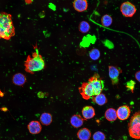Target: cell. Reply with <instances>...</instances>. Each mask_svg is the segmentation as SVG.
I'll return each instance as SVG.
<instances>
[{
  "label": "cell",
  "mask_w": 140,
  "mask_h": 140,
  "mask_svg": "<svg viewBox=\"0 0 140 140\" xmlns=\"http://www.w3.org/2000/svg\"><path fill=\"white\" fill-rule=\"evenodd\" d=\"M104 86V81L96 73L89 79L88 82L83 83L79 90L82 98L87 100L101 93Z\"/></svg>",
  "instance_id": "obj_1"
},
{
  "label": "cell",
  "mask_w": 140,
  "mask_h": 140,
  "mask_svg": "<svg viewBox=\"0 0 140 140\" xmlns=\"http://www.w3.org/2000/svg\"><path fill=\"white\" fill-rule=\"evenodd\" d=\"M35 51L31 56L29 55L25 61L24 65L26 71L31 74L41 71L45 67V63L41 55L40 54L37 45L34 46Z\"/></svg>",
  "instance_id": "obj_2"
},
{
  "label": "cell",
  "mask_w": 140,
  "mask_h": 140,
  "mask_svg": "<svg viewBox=\"0 0 140 140\" xmlns=\"http://www.w3.org/2000/svg\"><path fill=\"white\" fill-rule=\"evenodd\" d=\"M15 34L12 16L5 12H0V39L9 40Z\"/></svg>",
  "instance_id": "obj_3"
},
{
  "label": "cell",
  "mask_w": 140,
  "mask_h": 140,
  "mask_svg": "<svg viewBox=\"0 0 140 140\" xmlns=\"http://www.w3.org/2000/svg\"><path fill=\"white\" fill-rule=\"evenodd\" d=\"M140 111L135 112L131 116L128 124L130 136L137 139H140Z\"/></svg>",
  "instance_id": "obj_4"
},
{
  "label": "cell",
  "mask_w": 140,
  "mask_h": 140,
  "mask_svg": "<svg viewBox=\"0 0 140 140\" xmlns=\"http://www.w3.org/2000/svg\"><path fill=\"white\" fill-rule=\"evenodd\" d=\"M120 10L122 15L127 17H132L136 11L135 6L129 2L123 3L121 5Z\"/></svg>",
  "instance_id": "obj_5"
},
{
  "label": "cell",
  "mask_w": 140,
  "mask_h": 140,
  "mask_svg": "<svg viewBox=\"0 0 140 140\" xmlns=\"http://www.w3.org/2000/svg\"><path fill=\"white\" fill-rule=\"evenodd\" d=\"M109 77L113 85H117L118 83L119 76L122 72V70L116 66H109L108 67Z\"/></svg>",
  "instance_id": "obj_6"
},
{
  "label": "cell",
  "mask_w": 140,
  "mask_h": 140,
  "mask_svg": "<svg viewBox=\"0 0 140 140\" xmlns=\"http://www.w3.org/2000/svg\"><path fill=\"white\" fill-rule=\"evenodd\" d=\"M116 111L117 117L121 120H124L128 119L131 113L129 107L127 105L119 107Z\"/></svg>",
  "instance_id": "obj_7"
},
{
  "label": "cell",
  "mask_w": 140,
  "mask_h": 140,
  "mask_svg": "<svg viewBox=\"0 0 140 140\" xmlns=\"http://www.w3.org/2000/svg\"><path fill=\"white\" fill-rule=\"evenodd\" d=\"M27 128L30 132L33 134L39 133L42 129L40 123L37 121H33L30 122L27 125Z\"/></svg>",
  "instance_id": "obj_8"
},
{
  "label": "cell",
  "mask_w": 140,
  "mask_h": 140,
  "mask_svg": "<svg viewBox=\"0 0 140 140\" xmlns=\"http://www.w3.org/2000/svg\"><path fill=\"white\" fill-rule=\"evenodd\" d=\"M73 6L76 11L82 12L87 9L88 4L86 0H74Z\"/></svg>",
  "instance_id": "obj_9"
},
{
  "label": "cell",
  "mask_w": 140,
  "mask_h": 140,
  "mask_svg": "<svg viewBox=\"0 0 140 140\" xmlns=\"http://www.w3.org/2000/svg\"><path fill=\"white\" fill-rule=\"evenodd\" d=\"M86 120L83 118L79 114L74 115L71 117L70 123L72 125L76 128H79L83 124V122Z\"/></svg>",
  "instance_id": "obj_10"
},
{
  "label": "cell",
  "mask_w": 140,
  "mask_h": 140,
  "mask_svg": "<svg viewBox=\"0 0 140 140\" xmlns=\"http://www.w3.org/2000/svg\"><path fill=\"white\" fill-rule=\"evenodd\" d=\"M82 113L84 118L86 120L92 118L95 115V110L90 106L84 107L82 110Z\"/></svg>",
  "instance_id": "obj_11"
},
{
  "label": "cell",
  "mask_w": 140,
  "mask_h": 140,
  "mask_svg": "<svg viewBox=\"0 0 140 140\" xmlns=\"http://www.w3.org/2000/svg\"><path fill=\"white\" fill-rule=\"evenodd\" d=\"M26 80L25 76L20 73L15 74L12 78V81L13 84L19 86L23 85L26 82Z\"/></svg>",
  "instance_id": "obj_12"
},
{
  "label": "cell",
  "mask_w": 140,
  "mask_h": 140,
  "mask_svg": "<svg viewBox=\"0 0 140 140\" xmlns=\"http://www.w3.org/2000/svg\"><path fill=\"white\" fill-rule=\"evenodd\" d=\"M77 135L80 140H89L91 137V134L88 129L84 128L78 131Z\"/></svg>",
  "instance_id": "obj_13"
},
{
  "label": "cell",
  "mask_w": 140,
  "mask_h": 140,
  "mask_svg": "<svg viewBox=\"0 0 140 140\" xmlns=\"http://www.w3.org/2000/svg\"><path fill=\"white\" fill-rule=\"evenodd\" d=\"M105 116L106 119L109 121H115L117 118L116 111L113 108H109L105 112Z\"/></svg>",
  "instance_id": "obj_14"
},
{
  "label": "cell",
  "mask_w": 140,
  "mask_h": 140,
  "mask_svg": "<svg viewBox=\"0 0 140 140\" xmlns=\"http://www.w3.org/2000/svg\"><path fill=\"white\" fill-rule=\"evenodd\" d=\"M40 120L43 125L47 126L50 125L52 122V117L50 114L44 113L41 115Z\"/></svg>",
  "instance_id": "obj_15"
},
{
  "label": "cell",
  "mask_w": 140,
  "mask_h": 140,
  "mask_svg": "<svg viewBox=\"0 0 140 140\" xmlns=\"http://www.w3.org/2000/svg\"><path fill=\"white\" fill-rule=\"evenodd\" d=\"M92 100L94 102L100 106L104 105L107 102L106 96L102 93H100L93 97Z\"/></svg>",
  "instance_id": "obj_16"
},
{
  "label": "cell",
  "mask_w": 140,
  "mask_h": 140,
  "mask_svg": "<svg viewBox=\"0 0 140 140\" xmlns=\"http://www.w3.org/2000/svg\"><path fill=\"white\" fill-rule=\"evenodd\" d=\"M102 25L105 27H108L112 24L113 19L112 17L110 15L106 14L101 17V19Z\"/></svg>",
  "instance_id": "obj_17"
},
{
  "label": "cell",
  "mask_w": 140,
  "mask_h": 140,
  "mask_svg": "<svg viewBox=\"0 0 140 140\" xmlns=\"http://www.w3.org/2000/svg\"><path fill=\"white\" fill-rule=\"evenodd\" d=\"M90 26L88 22L85 21L81 22L79 26V31L83 33H88L90 31Z\"/></svg>",
  "instance_id": "obj_18"
},
{
  "label": "cell",
  "mask_w": 140,
  "mask_h": 140,
  "mask_svg": "<svg viewBox=\"0 0 140 140\" xmlns=\"http://www.w3.org/2000/svg\"><path fill=\"white\" fill-rule=\"evenodd\" d=\"M101 52L100 50L96 48L91 49L89 53V55L91 59L94 61L98 60L101 56Z\"/></svg>",
  "instance_id": "obj_19"
},
{
  "label": "cell",
  "mask_w": 140,
  "mask_h": 140,
  "mask_svg": "<svg viewBox=\"0 0 140 140\" xmlns=\"http://www.w3.org/2000/svg\"><path fill=\"white\" fill-rule=\"evenodd\" d=\"M93 140H105L106 136L104 133L99 131L95 132L93 134Z\"/></svg>",
  "instance_id": "obj_20"
},
{
  "label": "cell",
  "mask_w": 140,
  "mask_h": 140,
  "mask_svg": "<svg viewBox=\"0 0 140 140\" xmlns=\"http://www.w3.org/2000/svg\"><path fill=\"white\" fill-rule=\"evenodd\" d=\"M135 84L136 83L134 81L131 80L127 82L125 87L128 90H130L133 93Z\"/></svg>",
  "instance_id": "obj_21"
},
{
  "label": "cell",
  "mask_w": 140,
  "mask_h": 140,
  "mask_svg": "<svg viewBox=\"0 0 140 140\" xmlns=\"http://www.w3.org/2000/svg\"><path fill=\"white\" fill-rule=\"evenodd\" d=\"M140 71L137 72L135 74V78L136 80L140 82Z\"/></svg>",
  "instance_id": "obj_22"
},
{
  "label": "cell",
  "mask_w": 140,
  "mask_h": 140,
  "mask_svg": "<svg viewBox=\"0 0 140 140\" xmlns=\"http://www.w3.org/2000/svg\"><path fill=\"white\" fill-rule=\"evenodd\" d=\"M3 93L1 92L0 94V96L1 97L3 96Z\"/></svg>",
  "instance_id": "obj_23"
},
{
  "label": "cell",
  "mask_w": 140,
  "mask_h": 140,
  "mask_svg": "<svg viewBox=\"0 0 140 140\" xmlns=\"http://www.w3.org/2000/svg\"><path fill=\"white\" fill-rule=\"evenodd\" d=\"M1 90H0V94L1 93Z\"/></svg>",
  "instance_id": "obj_24"
}]
</instances>
